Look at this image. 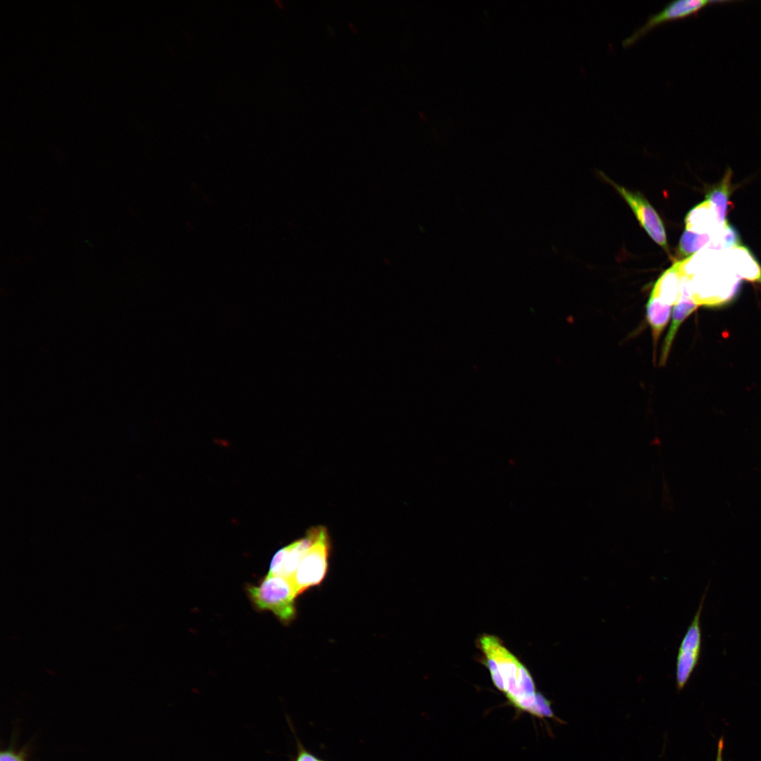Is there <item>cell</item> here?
I'll use <instances>...</instances> for the list:
<instances>
[{"instance_id":"6da1fadb","label":"cell","mask_w":761,"mask_h":761,"mask_svg":"<svg viewBox=\"0 0 761 761\" xmlns=\"http://www.w3.org/2000/svg\"><path fill=\"white\" fill-rule=\"evenodd\" d=\"M477 644L493 683L514 705L521 708L523 700H531L536 695L528 669L497 636L483 633Z\"/></svg>"},{"instance_id":"7a4b0ae2","label":"cell","mask_w":761,"mask_h":761,"mask_svg":"<svg viewBox=\"0 0 761 761\" xmlns=\"http://www.w3.org/2000/svg\"><path fill=\"white\" fill-rule=\"evenodd\" d=\"M247 592L256 609L271 612L283 624L295 618L297 595L290 579L267 574L258 585L247 586Z\"/></svg>"},{"instance_id":"3957f363","label":"cell","mask_w":761,"mask_h":761,"mask_svg":"<svg viewBox=\"0 0 761 761\" xmlns=\"http://www.w3.org/2000/svg\"><path fill=\"white\" fill-rule=\"evenodd\" d=\"M330 543L323 527L318 538L302 559L291 581L297 595L316 586L325 579L328 567Z\"/></svg>"},{"instance_id":"277c9868","label":"cell","mask_w":761,"mask_h":761,"mask_svg":"<svg viewBox=\"0 0 761 761\" xmlns=\"http://www.w3.org/2000/svg\"><path fill=\"white\" fill-rule=\"evenodd\" d=\"M707 587L700 600L697 612L679 648L676 664L678 690H682L699 662L702 647L700 617Z\"/></svg>"},{"instance_id":"5b68a950","label":"cell","mask_w":761,"mask_h":761,"mask_svg":"<svg viewBox=\"0 0 761 761\" xmlns=\"http://www.w3.org/2000/svg\"><path fill=\"white\" fill-rule=\"evenodd\" d=\"M605 177L618 192L627 202L631 208L641 226L645 229L649 236L660 247H662L669 256L667 236L664 224L652 205L641 194L631 192L626 188L617 185L609 178Z\"/></svg>"},{"instance_id":"8992f818","label":"cell","mask_w":761,"mask_h":761,"mask_svg":"<svg viewBox=\"0 0 761 761\" xmlns=\"http://www.w3.org/2000/svg\"><path fill=\"white\" fill-rule=\"evenodd\" d=\"M324 526H313L304 537L278 550L270 563L268 574L288 579L293 576L303 557L318 538Z\"/></svg>"},{"instance_id":"52a82bcc","label":"cell","mask_w":761,"mask_h":761,"mask_svg":"<svg viewBox=\"0 0 761 761\" xmlns=\"http://www.w3.org/2000/svg\"><path fill=\"white\" fill-rule=\"evenodd\" d=\"M708 3L709 1L706 0L673 1L660 11L650 16L641 27L624 39L622 44L624 47L632 44L656 25L693 14Z\"/></svg>"},{"instance_id":"ba28073f","label":"cell","mask_w":761,"mask_h":761,"mask_svg":"<svg viewBox=\"0 0 761 761\" xmlns=\"http://www.w3.org/2000/svg\"><path fill=\"white\" fill-rule=\"evenodd\" d=\"M699 306L690 295L679 291L673 309L672 323L662 343L659 362L660 366L666 364L673 340L680 326Z\"/></svg>"},{"instance_id":"9c48e42d","label":"cell","mask_w":761,"mask_h":761,"mask_svg":"<svg viewBox=\"0 0 761 761\" xmlns=\"http://www.w3.org/2000/svg\"><path fill=\"white\" fill-rule=\"evenodd\" d=\"M724 252L731 267L740 276L761 283V268L747 247L738 245Z\"/></svg>"},{"instance_id":"30bf717a","label":"cell","mask_w":761,"mask_h":761,"mask_svg":"<svg viewBox=\"0 0 761 761\" xmlns=\"http://www.w3.org/2000/svg\"><path fill=\"white\" fill-rule=\"evenodd\" d=\"M683 277L679 262L676 261L657 279L650 296L657 297L671 306L674 304L679 295Z\"/></svg>"},{"instance_id":"8fae6325","label":"cell","mask_w":761,"mask_h":761,"mask_svg":"<svg viewBox=\"0 0 761 761\" xmlns=\"http://www.w3.org/2000/svg\"><path fill=\"white\" fill-rule=\"evenodd\" d=\"M671 305L652 296L649 297L646 304V318L650 327L653 340L654 360L656 357V347L659 338L671 316Z\"/></svg>"},{"instance_id":"7c38bea8","label":"cell","mask_w":761,"mask_h":761,"mask_svg":"<svg viewBox=\"0 0 761 761\" xmlns=\"http://www.w3.org/2000/svg\"><path fill=\"white\" fill-rule=\"evenodd\" d=\"M727 223V222H726ZM686 228L695 233H715L722 226L714 206L707 200L695 207L686 218Z\"/></svg>"},{"instance_id":"4fadbf2b","label":"cell","mask_w":761,"mask_h":761,"mask_svg":"<svg viewBox=\"0 0 761 761\" xmlns=\"http://www.w3.org/2000/svg\"><path fill=\"white\" fill-rule=\"evenodd\" d=\"M731 177V171L728 170L719 185L706 194V200L714 206L720 225L727 222L726 218L732 205L729 202Z\"/></svg>"},{"instance_id":"5bb4252c","label":"cell","mask_w":761,"mask_h":761,"mask_svg":"<svg viewBox=\"0 0 761 761\" xmlns=\"http://www.w3.org/2000/svg\"><path fill=\"white\" fill-rule=\"evenodd\" d=\"M711 236L712 239L707 247L716 251H726L740 245V237L737 230L728 222Z\"/></svg>"},{"instance_id":"9a60e30c","label":"cell","mask_w":761,"mask_h":761,"mask_svg":"<svg viewBox=\"0 0 761 761\" xmlns=\"http://www.w3.org/2000/svg\"><path fill=\"white\" fill-rule=\"evenodd\" d=\"M711 239L709 233H698L686 229L679 240V251L683 256L689 257L708 245Z\"/></svg>"},{"instance_id":"2e32d148","label":"cell","mask_w":761,"mask_h":761,"mask_svg":"<svg viewBox=\"0 0 761 761\" xmlns=\"http://www.w3.org/2000/svg\"><path fill=\"white\" fill-rule=\"evenodd\" d=\"M0 761H23L21 756L11 751H4L0 755Z\"/></svg>"},{"instance_id":"e0dca14e","label":"cell","mask_w":761,"mask_h":761,"mask_svg":"<svg viewBox=\"0 0 761 761\" xmlns=\"http://www.w3.org/2000/svg\"><path fill=\"white\" fill-rule=\"evenodd\" d=\"M724 748V740L721 738L718 743V750L716 761H722V752Z\"/></svg>"}]
</instances>
